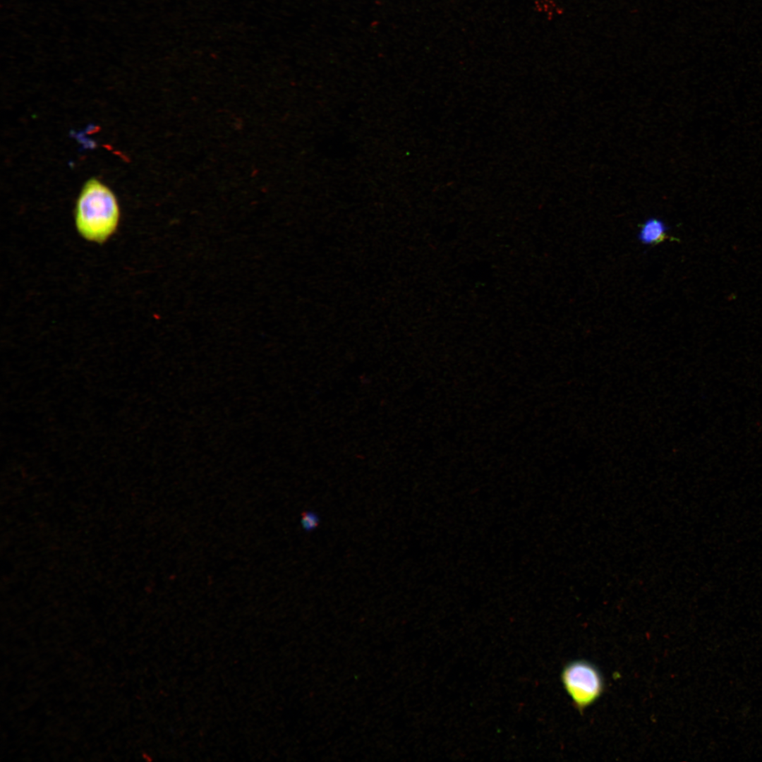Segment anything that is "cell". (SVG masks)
I'll use <instances>...</instances> for the list:
<instances>
[{"mask_svg":"<svg viewBox=\"0 0 762 762\" xmlns=\"http://www.w3.org/2000/svg\"><path fill=\"white\" fill-rule=\"evenodd\" d=\"M75 225L84 239L102 244L116 231L120 208L114 192L97 179L83 186L74 210Z\"/></svg>","mask_w":762,"mask_h":762,"instance_id":"6da1fadb","label":"cell"},{"mask_svg":"<svg viewBox=\"0 0 762 762\" xmlns=\"http://www.w3.org/2000/svg\"><path fill=\"white\" fill-rule=\"evenodd\" d=\"M564 688L580 708L593 703L601 694L603 680L597 669L586 661H574L562 674Z\"/></svg>","mask_w":762,"mask_h":762,"instance_id":"7a4b0ae2","label":"cell"},{"mask_svg":"<svg viewBox=\"0 0 762 762\" xmlns=\"http://www.w3.org/2000/svg\"><path fill=\"white\" fill-rule=\"evenodd\" d=\"M668 227L660 219L650 217L640 226L638 233L639 241L646 246L660 244L666 240H677L667 234Z\"/></svg>","mask_w":762,"mask_h":762,"instance_id":"3957f363","label":"cell"},{"mask_svg":"<svg viewBox=\"0 0 762 762\" xmlns=\"http://www.w3.org/2000/svg\"><path fill=\"white\" fill-rule=\"evenodd\" d=\"M320 518L312 511H306L302 514L301 524L306 531L315 530L319 526Z\"/></svg>","mask_w":762,"mask_h":762,"instance_id":"277c9868","label":"cell"}]
</instances>
